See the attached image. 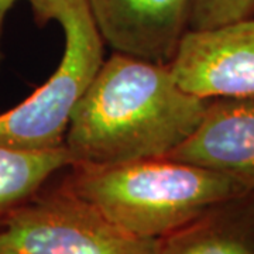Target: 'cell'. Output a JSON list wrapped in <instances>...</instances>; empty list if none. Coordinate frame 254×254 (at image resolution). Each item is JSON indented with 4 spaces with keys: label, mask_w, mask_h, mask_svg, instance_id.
<instances>
[{
    "label": "cell",
    "mask_w": 254,
    "mask_h": 254,
    "mask_svg": "<svg viewBox=\"0 0 254 254\" xmlns=\"http://www.w3.org/2000/svg\"><path fill=\"white\" fill-rule=\"evenodd\" d=\"M212 99L182 89L170 64L115 53L72 112L64 145L72 165H112L173 153Z\"/></svg>",
    "instance_id": "cell-1"
},
{
    "label": "cell",
    "mask_w": 254,
    "mask_h": 254,
    "mask_svg": "<svg viewBox=\"0 0 254 254\" xmlns=\"http://www.w3.org/2000/svg\"><path fill=\"white\" fill-rule=\"evenodd\" d=\"M63 182L141 239L161 240L209 208L249 190L236 178L167 157L112 165H71Z\"/></svg>",
    "instance_id": "cell-2"
},
{
    "label": "cell",
    "mask_w": 254,
    "mask_h": 254,
    "mask_svg": "<svg viewBox=\"0 0 254 254\" xmlns=\"http://www.w3.org/2000/svg\"><path fill=\"white\" fill-rule=\"evenodd\" d=\"M38 26L57 21L64 54L54 73L13 109L0 113V145L21 150L64 147L72 112L103 64V38L86 0H26Z\"/></svg>",
    "instance_id": "cell-3"
},
{
    "label": "cell",
    "mask_w": 254,
    "mask_h": 254,
    "mask_svg": "<svg viewBox=\"0 0 254 254\" xmlns=\"http://www.w3.org/2000/svg\"><path fill=\"white\" fill-rule=\"evenodd\" d=\"M0 254H160L53 180L0 225Z\"/></svg>",
    "instance_id": "cell-4"
},
{
    "label": "cell",
    "mask_w": 254,
    "mask_h": 254,
    "mask_svg": "<svg viewBox=\"0 0 254 254\" xmlns=\"http://www.w3.org/2000/svg\"><path fill=\"white\" fill-rule=\"evenodd\" d=\"M170 68L177 83L195 96L254 98V17L190 30Z\"/></svg>",
    "instance_id": "cell-5"
},
{
    "label": "cell",
    "mask_w": 254,
    "mask_h": 254,
    "mask_svg": "<svg viewBox=\"0 0 254 254\" xmlns=\"http://www.w3.org/2000/svg\"><path fill=\"white\" fill-rule=\"evenodd\" d=\"M115 53L170 64L190 30L195 0H86Z\"/></svg>",
    "instance_id": "cell-6"
},
{
    "label": "cell",
    "mask_w": 254,
    "mask_h": 254,
    "mask_svg": "<svg viewBox=\"0 0 254 254\" xmlns=\"http://www.w3.org/2000/svg\"><path fill=\"white\" fill-rule=\"evenodd\" d=\"M165 157L230 175L254 190V98L212 99L193 134Z\"/></svg>",
    "instance_id": "cell-7"
},
{
    "label": "cell",
    "mask_w": 254,
    "mask_h": 254,
    "mask_svg": "<svg viewBox=\"0 0 254 254\" xmlns=\"http://www.w3.org/2000/svg\"><path fill=\"white\" fill-rule=\"evenodd\" d=\"M160 254H254V190L219 202L161 239Z\"/></svg>",
    "instance_id": "cell-8"
},
{
    "label": "cell",
    "mask_w": 254,
    "mask_h": 254,
    "mask_svg": "<svg viewBox=\"0 0 254 254\" xmlns=\"http://www.w3.org/2000/svg\"><path fill=\"white\" fill-rule=\"evenodd\" d=\"M71 165L65 145L51 150L0 145V225Z\"/></svg>",
    "instance_id": "cell-9"
},
{
    "label": "cell",
    "mask_w": 254,
    "mask_h": 254,
    "mask_svg": "<svg viewBox=\"0 0 254 254\" xmlns=\"http://www.w3.org/2000/svg\"><path fill=\"white\" fill-rule=\"evenodd\" d=\"M254 17V0H195L190 30H205Z\"/></svg>",
    "instance_id": "cell-10"
},
{
    "label": "cell",
    "mask_w": 254,
    "mask_h": 254,
    "mask_svg": "<svg viewBox=\"0 0 254 254\" xmlns=\"http://www.w3.org/2000/svg\"><path fill=\"white\" fill-rule=\"evenodd\" d=\"M18 0H0V66L3 61V53H1V36H3V27H4V20L10 11V9L14 6V3Z\"/></svg>",
    "instance_id": "cell-11"
}]
</instances>
